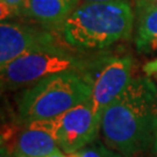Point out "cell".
<instances>
[{
	"label": "cell",
	"instance_id": "1",
	"mask_svg": "<svg viewBox=\"0 0 157 157\" xmlns=\"http://www.w3.org/2000/svg\"><path fill=\"white\" fill-rule=\"evenodd\" d=\"M157 132V86L135 77L101 114L100 133L107 147L133 157L154 144Z\"/></svg>",
	"mask_w": 157,
	"mask_h": 157
},
{
	"label": "cell",
	"instance_id": "2",
	"mask_svg": "<svg viewBox=\"0 0 157 157\" xmlns=\"http://www.w3.org/2000/svg\"><path fill=\"white\" fill-rule=\"evenodd\" d=\"M135 12L129 2L78 5L63 23V40L80 51L100 50L130 37Z\"/></svg>",
	"mask_w": 157,
	"mask_h": 157
},
{
	"label": "cell",
	"instance_id": "3",
	"mask_svg": "<svg viewBox=\"0 0 157 157\" xmlns=\"http://www.w3.org/2000/svg\"><path fill=\"white\" fill-rule=\"evenodd\" d=\"M92 78L89 71H67L49 76L25 89L17 97L19 117L25 122L55 119L90 100Z\"/></svg>",
	"mask_w": 157,
	"mask_h": 157
},
{
	"label": "cell",
	"instance_id": "4",
	"mask_svg": "<svg viewBox=\"0 0 157 157\" xmlns=\"http://www.w3.org/2000/svg\"><path fill=\"white\" fill-rule=\"evenodd\" d=\"M97 59H87L54 45L17 57L0 67L2 90L27 89L41 79L67 71H89Z\"/></svg>",
	"mask_w": 157,
	"mask_h": 157
},
{
	"label": "cell",
	"instance_id": "5",
	"mask_svg": "<svg viewBox=\"0 0 157 157\" xmlns=\"http://www.w3.org/2000/svg\"><path fill=\"white\" fill-rule=\"evenodd\" d=\"M133 59L130 56H113L97 59L90 70L92 92L90 102L101 118L102 112L128 86L132 77Z\"/></svg>",
	"mask_w": 157,
	"mask_h": 157
},
{
	"label": "cell",
	"instance_id": "6",
	"mask_svg": "<svg viewBox=\"0 0 157 157\" xmlns=\"http://www.w3.org/2000/svg\"><path fill=\"white\" fill-rule=\"evenodd\" d=\"M50 120L58 148L65 155L82 150L94 142L100 133L101 118L94 112L90 100Z\"/></svg>",
	"mask_w": 157,
	"mask_h": 157
},
{
	"label": "cell",
	"instance_id": "7",
	"mask_svg": "<svg viewBox=\"0 0 157 157\" xmlns=\"http://www.w3.org/2000/svg\"><path fill=\"white\" fill-rule=\"evenodd\" d=\"M57 45L48 30L5 20L0 25V67L26 54Z\"/></svg>",
	"mask_w": 157,
	"mask_h": 157
},
{
	"label": "cell",
	"instance_id": "8",
	"mask_svg": "<svg viewBox=\"0 0 157 157\" xmlns=\"http://www.w3.org/2000/svg\"><path fill=\"white\" fill-rule=\"evenodd\" d=\"M58 148L51 120H37L23 124L13 147L14 157H47Z\"/></svg>",
	"mask_w": 157,
	"mask_h": 157
},
{
	"label": "cell",
	"instance_id": "9",
	"mask_svg": "<svg viewBox=\"0 0 157 157\" xmlns=\"http://www.w3.org/2000/svg\"><path fill=\"white\" fill-rule=\"evenodd\" d=\"M78 6V0H25L20 15L48 28L62 27Z\"/></svg>",
	"mask_w": 157,
	"mask_h": 157
},
{
	"label": "cell",
	"instance_id": "10",
	"mask_svg": "<svg viewBox=\"0 0 157 157\" xmlns=\"http://www.w3.org/2000/svg\"><path fill=\"white\" fill-rule=\"evenodd\" d=\"M135 45L143 54L157 51V5L151 0L135 1Z\"/></svg>",
	"mask_w": 157,
	"mask_h": 157
},
{
	"label": "cell",
	"instance_id": "11",
	"mask_svg": "<svg viewBox=\"0 0 157 157\" xmlns=\"http://www.w3.org/2000/svg\"><path fill=\"white\" fill-rule=\"evenodd\" d=\"M67 157H122V155L106 147L104 143L94 141L82 150L67 155Z\"/></svg>",
	"mask_w": 157,
	"mask_h": 157
},
{
	"label": "cell",
	"instance_id": "12",
	"mask_svg": "<svg viewBox=\"0 0 157 157\" xmlns=\"http://www.w3.org/2000/svg\"><path fill=\"white\" fill-rule=\"evenodd\" d=\"M23 2L25 0H0L1 21L10 20L11 17L20 15Z\"/></svg>",
	"mask_w": 157,
	"mask_h": 157
},
{
	"label": "cell",
	"instance_id": "13",
	"mask_svg": "<svg viewBox=\"0 0 157 157\" xmlns=\"http://www.w3.org/2000/svg\"><path fill=\"white\" fill-rule=\"evenodd\" d=\"M143 72L147 73L148 76L157 73V58L154 59V61H150V62L146 63V64L143 65Z\"/></svg>",
	"mask_w": 157,
	"mask_h": 157
},
{
	"label": "cell",
	"instance_id": "14",
	"mask_svg": "<svg viewBox=\"0 0 157 157\" xmlns=\"http://www.w3.org/2000/svg\"><path fill=\"white\" fill-rule=\"evenodd\" d=\"M132 0H78V5L80 4H89V2H130Z\"/></svg>",
	"mask_w": 157,
	"mask_h": 157
},
{
	"label": "cell",
	"instance_id": "15",
	"mask_svg": "<svg viewBox=\"0 0 157 157\" xmlns=\"http://www.w3.org/2000/svg\"><path fill=\"white\" fill-rule=\"evenodd\" d=\"M0 157H14L13 154L10 151L7 144L2 140H1V147H0Z\"/></svg>",
	"mask_w": 157,
	"mask_h": 157
},
{
	"label": "cell",
	"instance_id": "16",
	"mask_svg": "<svg viewBox=\"0 0 157 157\" xmlns=\"http://www.w3.org/2000/svg\"><path fill=\"white\" fill-rule=\"evenodd\" d=\"M47 157H67V155H65L61 149H57L56 151H54L51 155H49V156H47Z\"/></svg>",
	"mask_w": 157,
	"mask_h": 157
},
{
	"label": "cell",
	"instance_id": "17",
	"mask_svg": "<svg viewBox=\"0 0 157 157\" xmlns=\"http://www.w3.org/2000/svg\"><path fill=\"white\" fill-rule=\"evenodd\" d=\"M152 150L155 154H157V132H156V136H155V141H154V144H152Z\"/></svg>",
	"mask_w": 157,
	"mask_h": 157
}]
</instances>
